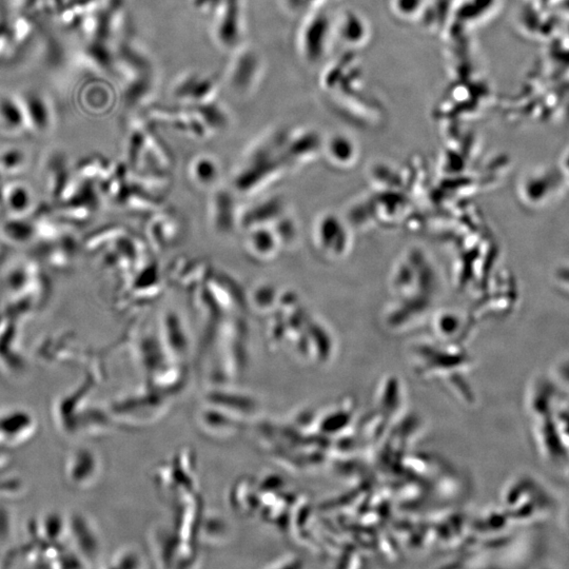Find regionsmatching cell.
I'll list each match as a JSON object with an SVG mask.
<instances>
[{
    "label": "cell",
    "instance_id": "cell-1",
    "mask_svg": "<svg viewBox=\"0 0 569 569\" xmlns=\"http://www.w3.org/2000/svg\"><path fill=\"white\" fill-rule=\"evenodd\" d=\"M12 47V38L9 37L5 29L0 27V60H3L7 56L6 54L11 52Z\"/></svg>",
    "mask_w": 569,
    "mask_h": 569
}]
</instances>
